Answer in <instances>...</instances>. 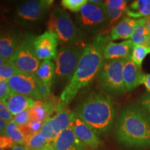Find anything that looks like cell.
I'll list each match as a JSON object with an SVG mask.
<instances>
[{"instance_id":"25","label":"cell","mask_w":150,"mask_h":150,"mask_svg":"<svg viewBox=\"0 0 150 150\" xmlns=\"http://www.w3.org/2000/svg\"><path fill=\"white\" fill-rule=\"evenodd\" d=\"M149 54H150V48L147 45L134 46L130 56V59L137 66L141 68L142 62Z\"/></svg>"},{"instance_id":"22","label":"cell","mask_w":150,"mask_h":150,"mask_svg":"<svg viewBox=\"0 0 150 150\" xmlns=\"http://www.w3.org/2000/svg\"><path fill=\"white\" fill-rule=\"evenodd\" d=\"M55 64L50 60L43 61L35 72V76L44 83H53L55 76Z\"/></svg>"},{"instance_id":"26","label":"cell","mask_w":150,"mask_h":150,"mask_svg":"<svg viewBox=\"0 0 150 150\" xmlns=\"http://www.w3.org/2000/svg\"><path fill=\"white\" fill-rule=\"evenodd\" d=\"M88 2V1L87 0H63L61 1V4L65 8L77 13Z\"/></svg>"},{"instance_id":"24","label":"cell","mask_w":150,"mask_h":150,"mask_svg":"<svg viewBox=\"0 0 150 150\" xmlns=\"http://www.w3.org/2000/svg\"><path fill=\"white\" fill-rule=\"evenodd\" d=\"M49 142L47 138L42 131L34 133L25 138L24 146L28 149H40Z\"/></svg>"},{"instance_id":"9","label":"cell","mask_w":150,"mask_h":150,"mask_svg":"<svg viewBox=\"0 0 150 150\" xmlns=\"http://www.w3.org/2000/svg\"><path fill=\"white\" fill-rule=\"evenodd\" d=\"M76 22L81 29L93 30L108 23L104 1L95 4L88 1L76 15Z\"/></svg>"},{"instance_id":"43","label":"cell","mask_w":150,"mask_h":150,"mask_svg":"<svg viewBox=\"0 0 150 150\" xmlns=\"http://www.w3.org/2000/svg\"><path fill=\"white\" fill-rule=\"evenodd\" d=\"M147 45L150 48V38H149V40H148L147 41Z\"/></svg>"},{"instance_id":"35","label":"cell","mask_w":150,"mask_h":150,"mask_svg":"<svg viewBox=\"0 0 150 150\" xmlns=\"http://www.w3.org/2000/svg\"><path fill=\"white\" fill-rule=\"evenodd\" d=\"M140 104L150 115V93H147L142 96L140 99Z\"/></svg>"},{"instance_id":"18","label":"cell","mask_w":150,"mask_h":150,"mask_svg":"<svg viewBox=\"0 0 150 150\" xmlns=\"http://www.w3.org/2000/svg\"><path fill=\"white\" fill-rule=\"evenodd\" d=\"M137 20L131 18H125L111 29L110 39L117 40L120 39H131L136 27Z\"/></svg>"},{"instance_id":"44","label":"cell","mask_w":150,"mask_h":150,"mask_svg":"<svg viewBox=\"0 0 150 150\" xmlns=\"http://www.w3.org/2000/svg\"><path fill=\"white\" fill-rule=\"evenodd\" d=\"M0 150H4V149H1V148H0Z\"/></svg>"},{"instance_id":"19","label":"cell","mask_w":150,"mask_h":150,"mask_svg":"<svg viewBox=\"0 0 150 150\" xmlns=\"http://www.w3.org/2000/svg\"><path fill=\"white\" fill-rule=\"evenodd\" d=\"M131 18H145L150 17V0H136L127 7L125 11Z\"/></svg>"},{"instance_id":"8","label":"cell","mask_w":150,"mask_h":150,"mask_svg":"<svg viewBox=\"0 0 150 150\" xmlns=\"http://www.w3.org/2000/svg\"><path fill=\"white\" fill-rule=\"evenodd\" d=\"M52 0H29L17 6L16 16L24 26L36 25L44 20L52 5Z\"/></svg>"},{"instance_id":"31","label":"cell","mask_w":150,"mask_h":150,"mask_svg":"<svg viewBox=\"0 0 150 150\" xmlns=\"http://www.w3.org/2000/svg\"><path fill=\"white\" fill-rule=\"evenodd\" d=\"M0 118L7 123L13 120V116L1 100H0Z\"/></svg>"},{"instance_id":"20","label":"cell","mask_w":150,"mask_h":150,"mask_svg":"<svg viewBox=\"0 0 150 150\" xmlns=\"http://www.w3.org/2000/svg\"><path fill=\"white\" fill-rule=\"evenodd\" d=\"M146 18L137 20L134 33L131 38L134 46L147 45V41L150 38V32L146 26Z\"/></svg>"},{"instance_id":"11","label":"cell","mask_w":150,"mask_h":150,"mask_svg":"<svg viewBox=\"0 0 150 150\" xmlns=\"http://www.w3.org/2000/svg\"><path fill=\"white\" fill-rule=\"evenodd\" d=\"M58 37L55 33L46 31L34 38L33 47L39 60H54L57 57Z\"/></svg>"},{"instance_id":"4","label":"cell","mask_w":150,"mask_h":150,"mask_svg":"<svg viewBox=\"0 0 150 150\" xmlns=\"http://www.w3.org/2000/svg\"><path fill=\"white\" fill-rule=\"evenodd\" d=\"M47 27L48 31L55 33L58 40L65 45H77L83 39L81 31L74 23L68 13L61 8H54L50 13Z\"/></svg>"},{"instance_id":"17","label":"cell","mask_w":150,"mask_h":150,"mask_svg":"<svg viewBox=\"0 0 150 150\" xmlns=\"http://www.w3.org/2000/svg\"><path fill=\"white\" fill-rule=\"evenodd\" d=\"M1 101L13 115H16L20 112L30 109L35 104L33 99L13 91Z\"/></svg>"},{"instance_id":"33","label":"cell","mask_w":150,"mask_h":150,"mask_svg":"<svg viewBox=\"0 0 150 150\" xmlns=\"http://www.w3.org/2000/svg\"><path fill=\"white\" fill-rule=\"evenodd\" d=\"M105 5L115 8L127 9V1L125 0H108L104 1Z\"/></svg>"},{"instance_id":"28","label":"cell","mask_w":150,"mask_h":150,"mask_svg":"<svg viewBox=\"0 0 150 150\" xmlns=\"http://www.w3.org/2000/svg\"><path fill=\"white\" fill-rule=\"evenodd\" d=\"M106 7V13L108 18V25H112L121 18L123 13L126 11V9L123 8H115L112 7L107 6L105 5Z\"/></svg>"},{"instance_id":"3","label":"cell","mask_w":150,"mask_h":150,"mask_svg":"<svg viewBox=\"0 0 150 150\" xmlns=\"http://www.w3.org/2000/svg\"><path fill=\"white\" fill-rule=\"evenodd\" d=\"M77 115L98 135L111 129L115 118V108L110 97L103 93L88 95L76 108Z\"/></svg>"},{"instance_id":"14","label":"cell","mask_w":150,"mask_h":150,"mask_svg":"<svg viewBox=\"0 0 150 150\" xmlns=\"http://www.w3.org/2000/svg\"><path fill=\"white\" fill-rule=\"evenodd\" d=\"M22 35L18 31L11 29L0 30V56L10 61L21 42Z\"/></svg>"},{"instance_id":"7","label":"cell","mask_w":150,"mask_h":150,"mask_svg":"<svg viewBox=\"0 0 150 150\" xmlns=\"http://www.w3.org/2000/svg\"><path fill=\"white\" fill-rule=\"evenodd\" d=\"M83 52L82 48L74 45H67L60 48L55 66V75L58 80H71Z\"/></svg>"},{"instance_id":"40","label":"cell","mask_w":150,"mask_h":150,"mask_svg":"<svg viewBox=\"0 0 150 150\" xmlns=\"http://www.w3.org/2000/svg\"><path fill=\"white\" fill-rule=\"evenodd\" d=\"M8 61H6V60H5L4 59H3L2 57H1V56H0V66H1V65H4L5 63H8Z\"/></svg>"},{"instance_id":"29","label":"cell","mask_w":150,"mask_h":150,"mask_svg":"<svg viewBox=\"0 0 150 150\" xmlns=\"http://www.w3.org/2000/svg\"><path fill=\"white\" fill-rule=\"evenodd\" d=\"M52 84L44 83L40 81L38 90V100H47L50 98L51 95V88Z\"/></svg>"},{"instance_id":"23","label":"cell","mask_w":150,"mask_h":150,"mask_svg":"<svg viewBox=\"0 0 150 150\" xmlns=\"http://www.w3.org/2000/svg\"><path fill=\"white\" fill-rule=\"evenodd\" d=\"M4 136L12 140L16 145H24L26 136H24L20 127L13 120L7 123Z\"/></svg>"},{"instance_id":"10","label":"cell","mask_w":150,"mask_h":150,"mask_svg":"<svg viewBox=\"0 0 150 150\" xmlns=\"http://www.w3.org/2000/svg\"><path fill=\"white\" fill-rule=\"evenodd\" d=\"M40 80L35 74H29L18 71L10 79L8 83L11 91L31 99L38 100V90Z\"/></svg>"},{"instance_id":"21","label":"cell","mask_w":150,"mask_h":150,"mask_svg":"<svg viewBox=\"0 0 150 150\" xmlns=\"http://www.w3.org/2000/svg\"><path fill=\"white\" fill-rule=\"evenodd\" d=\"M71 112L72 111L66 107H63L56 112V114L53 117H52V127L57 136L61 131L70 127Z\"/></svg>"},{"instance_id":"16","label":"cell","mask_w":150,"mask_h":150,"mask_svg":"<svg viewBox=\"0 0 150 150\" xmlns=\"http://www.w3.org/2000/svg\"><path fill=\"white\" fill-rule=\"evenodd\" d=\"M134 44L131 39L120 42L110 41L105 47L104 52V60L127 59L130 57Z\"/></svg>"},{"instance_id":"38","label":"cell","mask_w":150,"mask_h":150,"mask_svg":"<svg viewBox=\"0 0 150 150\" xmlns=\"http://www.w3.org/2000/svg\"><path fill=\"white\" fill-rule=\"evenodd\" d=\"M7 122L0 118V136H4V133L6 127Z\"/></svg>"},{"instance_id":"36","label":"cell","mask_w":150,"mask_h":150,"mask_svg":"<svg viewBox=\"0 0 150 150\" xmlns=\"http://www.w3.org/2000/svg\"><path fill=\"white\" fill-rule=\"evenodd\" d=\"M42 124L43 122H29V125H27V127L31 134L41 131Z\"/></svg>"},{"instance_id":"12","label":"cell","mask_w":150,"mask_h":150,"mask_svg":"<svg viewBox=\"0 0 150 150\" xmlns=\"http://www.w3.org/2000/svg\"><path fill=\"white\" fill-rule=\"evenodd\" d=\"M70 127L86 147L95 149L100 145L101 141L98 136L74 111L71 112Z\"/></svg>"},{"instance_id":"5","label":"cell","mask_w":150,"mask_h":150,"mask_svg":"<svg viewBox=\"0 0 150 150\" xmlns=\"http://www.w3.org/2000/svg\"><path fill=\"white\" fill-rule=\"evenodd\" d=\"M126 59L104 60L97 79L106 93L118 96L126 92L123 80V68Z\"/></svg>"},{"instance_id":"15","label":"cell","mask_w":150,"mask_h":150,"mask_svg":"<svg viewBox=\"0 0 150 150\" xmlns=\"http://www.w3.org/2000/svg\"><path fill=\"white\" fill-rule=\"evenodd\" d=\"M144 74L141 68L138 67L130 59H126L123 68V80L126 92H130L142 84Z\"/></svg>"},{"instance_id":"39","label":"cell","mask_w":150,"mask_h":150,"mask_svg":"<svg viewBox=\"0 0 150 150\" xmlns=\"http://www.w3.org/2000/svg\"><path fill=\"white\" fill-rule=\"evenodd\" d=\"M11 150H29L27 147H24V145H15L14 147L12 148Z\"/></svg>"},{"instance_id":"1","label":"cell","mask_w":150,"mask_h":150,"mask_svg":"<svg viewBox=\"0 0 150 150\" xmlns=\"http://www.w3.org/2000/svg\"><path fill=\"white\" fill-rule=\"evenodd\" d=\"M110 35L99 34L83 49V54L72 78L61 93V102L66 106L81 89L91 83L98 75L102 66L105 47L110 42Z\"/></svg>"},{"instance_id":"13","label":"cell","mask_w":150,"mask_h":150,"mask_svg":"<svg viewBox=\"0 0 150 150\" xmlns=\"http://www.w3.org/2000/svg\"><path fill=\"white\" fill-rule=\"evenodd\" d=\"M49 150H86V146L69 127L46 145Z\"/></svg>"},{"instance_id":"2","label":"cell","mask_w":150,"mask_h":150,"mask_svg":"<svg viewBox=\"0 0 150 150\" xmlns=\"http://www.w3.org/2000/svg\"><path fill=\"white\" fill-rule=\"evenodd\" d=\"M115 136L127 147L150 148V115L140 106H126L118 117Z\"/></svg>"},{"instance_id":"27","label":"cell","mask_w":150,"mask_h":150,"mask_svg":"<svg viewBox=\"0 0 150 150\" xmlns=\"http://www.w3.org/2000/svg\"><path fill=\"white\" fill-rule=\"evenodd\" d=\"M18 72L17 69L10 61L0 66V79L8 81Z\"/></svg>"},{"instance_id":"41","label":"cell","mask_w":150,"mask_h":150,"mask_svg":"<svg viewBox=\"0 0 150 150\" xmlns=\"http://www.w3.org/2000/svg\"><path fill=\"white\" fill-rule=\"evenodd\" d=\"M147 18V22H146V26H147L148 30L150 32V17L149 18Z\"/></svg>"},{"instance_id":"37","label":"cell","mask_w":150,"mask_h":150,"mask_svg":"<svg viewBox=\"0 0 150 150\" xmlns=\"http://www.w3.org/2000/svg\"><path fill=\"white\" fill-rule=\"evenodd\" d=\"M142 84H144L146 89L150 92V74H144L143 79H142Z\"/></svg>"},{"instance_id":"32","label":"cell","mask_w":150,"mask_h":150,"mask_svg":"<svg viewBox=\"0 0 150 150\" xmlns=\"http://www.w3.org/2000/svg\"><path fill=\"white\" fill-rule=\"evenodd\" d=\"M12 91L9 87L8 81L0 79V100L6 97Z\"/></svg>"},{"instance_id":"6","label":"cell","mask_w":150,"mask_h":150,"mask_svg":"<svg viewBox=\"0 0 150 150\" xmlns=\"http://www.w3.org/2000/svg\"><path fill=\"white\" fill-rule=\"evenodd\" d=\"M35 36L29 33L23 35L10 62L20 72L35 74L40 66V60L35 55L33 47Z\"/></svg>"},{"instance_id":"34","label":"cell","mask_w":150,"mask_h":150,"mask_svg":"<svg viewBox=\"0 0 150 150\" xmlns=\"http://www.w3.org/2000/svg\"><path fill=\"white\" fill-rule=\"evenodd\" d=\"M16 145L15 142L6 136H0V148L2 149H12Z\"/></svg>"},{"instance_id":"30","label":"cell","mask_w":150,"mask_h":150,"mask_svg":"<svg viewBox=\"0 0 150 150\" xmlns=\"http://www.w3.org/2000/svg\"><path fill=\"white\" fill-rule=\"evenodd\" d=\"M19 127L27 126L30 122L29 109L26 110L23 112H20L18 115H15L13 120Z\"/></svg>"},{"instance_id":"42","label":"cell","mask_w":150,"mask_h":150,"mask_svg":"<svg viewBox=\"0 0 150 150\" xmlns=\"http://www.w3.org/2000/svg\"><path fill=\"white\" fill-rule=\"evenodd\" d=\"M30 150H49L47 149V147L46 145H45L44 147H42V148H40V149H30Z\"/></svg>"}]
</instances>
